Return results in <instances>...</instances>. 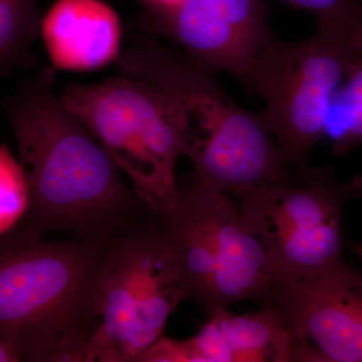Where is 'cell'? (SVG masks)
Listing matches in <instances>:
<instances>
[{"label": "cell", "mask_w": 362, "mask_h": 362, "mask_svg": "<svg viewBox=\"0 0 362 362\" xmlns=\"http://www.w3.org/2000/svg\"><path fill=\"white\" fill-rule=\"evenodd\" d=\"M54 78V68L40 69L4 100L28 188V209L16 228L35 237L116 242L158 214L64 106Z\"/></svg>", "instance_id": "1"}, {"label": "cell", "mask_w": 362, "mask_h": 362, "mask_svg": "<svg viewBox=\"0 0 362 362\" xmlns=\"http://www.w3.org/2000/svg\"><path fill=\"white\" fill-rule=\"evenodd\" d=\"M358 54L349 30L327 25L301 42L273 37L262 54L254 90L266 106L257 118L303 180L311 171L309 154L325 136L333 99Z\"/></svg>", "instance_id": "6"}, {"label": "cell", "mask_w": 362, "mask_h": 362, "mask_svg": "<svg viewBox=\"0 0 362 362\" xmlns=\"http://www.w3.org/2000/svg\"><path fill=\"white\" fill-rule=\"evenodd\" d=\"M153 11L140 21L143 33L177 42L194 63L226 71L254 90L259 59L274 37L263 0H185Z\"/></svg>", "instance_id": "10"}, {"label": "cell", "mask_w": 362, "mask_h": 362, "mask_svg": "<svg viewBox=\"0 0 362 362\" xmlns=\"http://www.w3.org/2000/svg\"><path fill=\"white\" fill-rule=\"evenodd\" d=\"M351 249L362 262V244H351Z\"/></svg>", "instance_id": "21"}, {"label": "cell", "mask_w": 362, "mask_h": 362, "mask_svg": "<svg viewBox=\"0 0 362 362\" xmlns=\"http://www.w3.org/2000/svg\"><path fill=\"white\" fill-rule=\"evenodd\" d=\"M154 84L182 98L202 134L190 136V182L235 195L247 188L288 182L278 143L252 115L233 103L214 73L175 52H162L149 70Z\"/></svg>", "instance_id": "5"}, {"label": "cell", "mask_w": 362, "mask_h": 362, "mask_svg": "<svg viewBox=\"0 0 362 362\" xmlns=\"http://www.w3.org/2000/svg\"><path fill=\"white\" fill-rule=\"evenodd\" d=\"M40 23L37 0H0V75L28 61Z\"/></svg>", "instance_id": "13"}, {"label": "cell", "mask_w": 362, "mask_h": 362, "mask_svg": "<svg viewBox=\"0 0 362 362\" xmlns=\"http://www.w3.org/2000/svg\"><path fill=\"white\" fill-rule=\"evenodd\" d=\"M177 187V202L161 218L187 300L209 317L243 300L268 303L276 286L270 259L233 195L190 181Z\"/></svg>", "instance_id": "4"}, {"label": "cell", "mask_w": 362, "mask_h": 362, "mask_svg": "<svg viewBox=\"0 0 362 362\" xmlns=\"http://www.w3.org/2000/svg\"><path fill=\"white\" fill-rule=\"evenodd\" d=\"M121 240L0 235V340L21 361H85Z\"/></svg>", "instance_id": "2"}, {"label": "cell", "mask_w": 362, "mask_h": 362, "mask_svg": "<svg viewBox=\"0 0 362 362\" xmlns=\"http://www.w3.org/2000/svg\"><path fill=\"white\" fill-rule=\"evenodd\" d=\"M136 362H188L185 341L162 337L138 357Z\"/></svg>", "instance_id": "17"}, {"label": "cell", "mask_w": 362, "mask_h": 362, "mask_svg": "<svg viewBox=\"0 0 362 362\" xmlns=\"http://www.w3.org/2000/svg\"><path fill=\"white\" fill-rule=\"evenodd\" d=\"M150 6L156 9H169L180 6L185 0H145Z\"/></svg>", "instance_id": "19"}, {"label": "cell", "mask_w": 362, "mask_h": 362, "mask_svg": "<svg viewBox=\"0 0 362 362\" xmlns=\"http://www.w3.org/2000/svg\"><path fill=\"white\" fill-rule=\"evenodd\" d=\"M303 187L288 182L237 192L247 226L265 247L276 285L342 261L343 206L362 195V176L340 182L330 169L310 171Z\"/></svg>", "instance_id": "8"}, {"label": "cell", "mask_w": 362, "mask_h": 362, "mask_svg": "<svg viewBox=\"0 0 362 362\" xmlns=\"http://www.w3.org/2000/svg\"><path fill=\"white\" fill-rule=\"evenodd\" d=\"M20 357L9 345L0 340V362H18Z\"/></svg>", "instance_id": "18"}, {"label": "cell", "mask_w": 362, "mask_h": 362, "mask_svg": "<svg viewBox=\"0 0 362 362\" xmlns=\"http://www.w3.org/2000/svg\"><path fill=\"white\" fill-rule=\"evenodd\" d=\"M47 54L56 68L96 70L118 59L121 23L102 0H57L40 23Z\"/></svg>", "instance_id": "11"}, {"label": "cell", "mask_w": 362, "mask_h": 362, "mask_svg": "<svg viewBox=\"0 0 362 362\" xmlns=\"http://www.w3.org/2000/svg\"><path fill=\"white\" fill-rule=\"evenodd\" d=\"M185 341L189 362L291 361V334L272 304L250 315L218 311Z\"/></svg>", "instance_id": "12"}, {"label": "cell", "mask_w": 362, "mask_h": 362, "mask_svg": "<svg viewBox=\"0 0 362 362\" xmlns=\"http://www.w3.org/2000/svg\"><path fill=\"white\" fill-rule=\"evenodd\" d=\"M340 116L328 120L325 136L332 140L333 153L341 157L362 144V52L350 66L337 93Z\"/></svg>", "instance_id": "14"}, {"label": "cell", "mask_w": 362, "mask_h": 362, "mask_svg": "<svg viewBox=\"0 0 362 362\" xmlns=\"http://www.w3.org/2000/svg\"><path fill=\"white\" fill-rule=\"evenodd\" d=\"M298 8L313 13L318 25H337L354 35L359 18L361 0H282Z\"/></svg>", "instance_id": "16"}, {"label": "cell", "mask_w": 362, "mask_h": 362, "mask_svg": "<svg viewBox=\"0 0 362 362\" xmlns=\"http://www.w3.org/2000/svg\"><path fill=\"white\" fill-rule=\"evenodd\" d=\"M352 40H354V44L356 45L357 51L358 52H362V8L361 18H359L358 23L356 30H354V35H352Z\"/></svg>", "instance_id": "20"}, {"label": "cell", "mask_w": 362, "mask_h": 362, "mask_svg": "<svg viewBox=\"0 0 362 362\" xmlns=\"http://www.w3.org/2000/svg\"><path fill=\"white\" fill-rule=\"evenodd\" d=\"M28 188L20 160L6 143L0 144V235L13 230L25 216Z\"/></svg>", "instance_id": "15"}, {"label": "cell", "mask_w": 362, "mask_h": 362, "mask_svg": "<svg viewBox=\"0 0 362 362\" xmlns=\"http://www.w3.org/2000/svg\"><path fill=\"white\" fill-rule=\"evenodd\" d=\"M187 300L161 216L124 235L105 284L92 362H136L163 337L169 317Z\"/></svg>", "instance_id": "7"}, {"label": "cell", "mask_w": 362, "mask_h": 362, "mask_svg": "<svg viewBox=\"0 0 362 362\" xmlns=\"http://www.w3.org/2000/svg\"><path fill=\"white\" fill-rule=\"evenodd\" d=\"M267 304L290 331L291 361L362 362V275L344 259L278 283Z\"/></svg>", "instance_id": "9"}, {"label": "cell", "mask_w": 362, "mask_h": 362, "mask_svg": "<svg viewBox=\"0 0 362 362\" xmlns=\"http://www.w3.org/2000/svg\"><path fill=\"white\" fill-rule=\"evenodd\" d=\"M61 101L154 213L162 216L175 207L176 164L192 131L189 108L180 95L122 74L101 84L71 86Z\"/></svg>", "instance_id": "3"}]
</instances>
